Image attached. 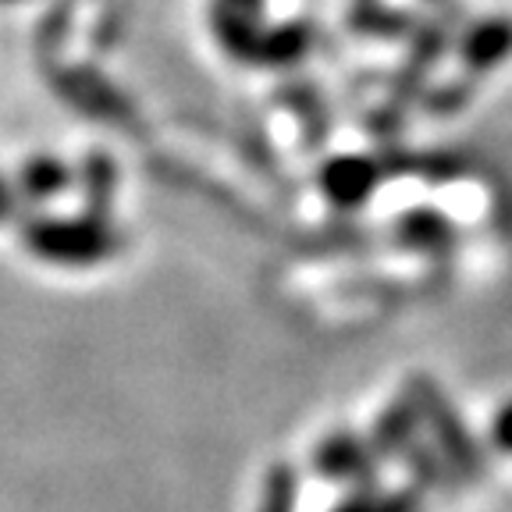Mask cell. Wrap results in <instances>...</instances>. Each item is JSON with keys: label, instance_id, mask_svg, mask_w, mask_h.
<instances>
[{"label": "cell", "instance_id": "4", "mask_svg": "<svg viewBox=\"0 0 512 512\" xmlns=\"http://www.w3.org/2000/svg\"><path fill=\"white\" fill-rule=\"evenodd\" d=\"M335 512H420L416 491H395V495H374L370 488H360L349 495Z\"/></svg>", "mask_w": 512, "mask_h": 512}, {"label": "cell", "instance_id": "1", "mask_svg": "<svg viewBox=\"0 0 512 512\" xmlns=\"http://www.w3.org/2000/svg\"><path fill=\"white\" fill-rule=\"evenodd\" d=\"M406 395L416 406V416L427 420V427H431L434 441H438V448H441V459L452 466V473H456L459 480L473 484V480L484 473V456H480L473 434L466 431L463 416L452 409L448 395L441 392L431 377H409Z\"/></svg>", "mask_w": 512, "mask_h": 512}, {"label": "cell", "instance_id": "5", "mask_svg": "<svg viewBox=\"0 0 512 512\" xmlns=\"http://www.w3.org/2000/svg\"><path fill=\"white\" fill-rule=\"evenodd\" d=\"M299 495V477L292 466H274L264 480V498H260V512H296Z\"/></svg>", "mask_w": 512, "mask_h": 512}, {"label": "cell", "instance_id": "6", "mask_svg": "<svg viewBox=\"0 0 512 512\" xmlns=\"http://www.w3.org/2000/svg\"><path fill=\"white\" fill-rule=\"evenodd\" d=\"M491 441H495V448H502V452H512V402H505V406L498 409L495 424H491Z\"/></svg>", "mask_w": 512, "mask_h": 512}, {"label": "cell", "instance_id": "3", "mask_svg": "<svg viewBox=\"0 0 512 512\" xmlns=\"http://www.w3.org/2000/svg\"><path fill=\"white\" fill-rule=\"evenodd\" d=\"M416 424H420V416H416V406L409 402V395L395 399L392 406L384 409L377 416L374 434H370V448H374L377 459H402L409 448L416 445Z\"/></svg>", "mask_w": 512, "mask_h": 512}, {"label": "cell", "instance_id": "2", "mask_svg": "<svg viewBox=\"0 0 512 512\" xmlns=\"http://www.w3.org/2000/svg\"><path fill=\"white\" fill-rule=\"evenodd\" d=\"M313 466H317L320 477L352 480V484H360V488H370L377 480L374 448L349 431H338V434H331L328 441H320V448L313 452Z\"/></svg>", "mask_w": 512, "mask_h": 512}]
</instances>
